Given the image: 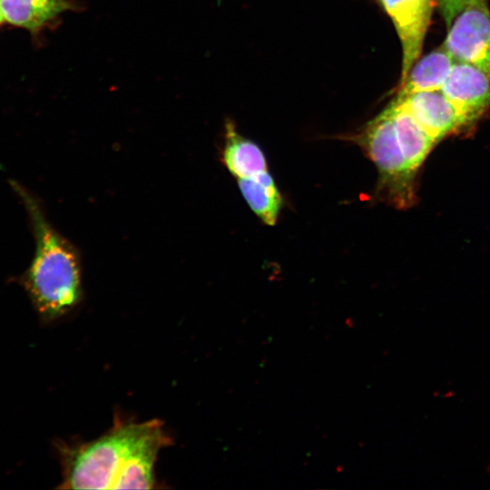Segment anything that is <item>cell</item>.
<instances>
[{"instance_id":"cell-1","label":"cell","mask_w":490,"mask_h":490,"mask_svg":"<svg viewBox=\"0 0 490 490\" xmlns=\"http://www.w3.org/2000/svg\"><path fill=\"white\" fill-rule=\"evenodd\" d=\"M171 438L158 419L136 423L114 418L99 438L56 445L62 464V489H152L154 464Z\"/></svg>"},{"instance_id":"cell-2","label":"cell","mask_w":490,"mask_h":490,"mask_svg":"<svg viewBox=\"0 0 490 490\" xmlns=\"http://www.w3.org/2000/svg\"><path fill=\"white\" fill-rule=\"evenodd\" d=\"M11 184L27 209L35 239V252L24 275V287L39 315L54 320L82 299L79 252L47 221L36 199L18 183Z\"/></svg>"},{"instance_id":"cell-3","label":"cell","mask_w":490,"mask_h":490,"mask_svg":"<svg viewBox=\"0 0 490 490\" xmlns=\"http://www.w3.org/2000/svg\"><path fill=\"white\" fill-rule=\"evenodd\" d=\"M351 140L377 167L376 194L379 199L397 209L411 207L416 200V172L409 165L399 144L390 106Z\"/></svg>"},{"instance_id":"cell-4","label":"cell","mask_w":490,"mask_h":490,"mask_svg":"<svg viewBox=\"0 0 490 490\" xmlns=\"http://www.w3.org/2000/svg\"><path fill=\"white\" fill-rule=\"evenodd\" d=\"M448 28L443 47L454 61L490 74V11L485 1L477 0L466 7Z\"/></svg>"},{"instance_id":"cell-5","label":"cell","mask_w":490,"mask_h":490,"mask_svg":"<svg viewBox=\"0 0 490 490\" xmlns=\"http://www.w3.org/2000/svg\"><path fill=\"white\" fill-rule=\"evenodd\" d=\"M441 91L466 126L490 109V74L470 64L455 62Z\"/></svg>"},{"instance_id":"cell-6","label":"cell","mask_w":490,"mask_h":490,"mask_svg":"<svg viewBox=\"0 0 490 490\" xmlns=\"http://www.w3.org/2000/svg\"><path fill=\"white\" fill-rule=\"evenodd\" d=\"M391 17L403 50L401 83L419 56L431 19L434 0H380Z\"/></svg>"},{"instance_id":"cell-7","label":"cell","mask_w":490,"mask_h":490,"mask_svg":"<svg viewBox=\"0 0 490 490\" xmlns=\"http://www.w3.org/2000/svg\"><path fill=\"white\" fill-rule=\"evenodd\" d=\"M436 141L466 127L465 120L441 90L422 91L395 100Z\"/></svg>"},{"instance_id":"cell-8","label":"cell","mask_w":490,"mask_h":490,"mask_svg":"<svg viewBox=\"0 0 490 490\" xmlns=\"http://www.w3.org/2000/svg\"><path fill=\"white\" fill-rule=\"evenodd\" d=\"M221 162L236 179L253 177L268 171L261 149L239 133L230 121L225 124Z\"/></svg>"},{"instance_id":"cell-9","label":"cell","mask_w":490,"mask_h":490,"mask_svg":"<svg viewBox=\"0 0 490 490\" xmlns=\"http://www.w3.org/2000/svg\"><path fill=\"white\" fill-rule=\"evenodd\" d=\"M389 106L401 149L411 168L417 172L437 142L399 103L394 101Z\"/></svg>"},{"instance_id":"cell-10","label":"cell","mask_w":490,"mask_h":490,"mask_svg":"<svg viewBox=\"0 0 490 490\" xmlns=\"http://www.w3.org/2000/svg\"><path fill=\"white\" fill-rule=\"evenodd\" d=\"M71 7L70 0H0L5 21L34 33Z\"/></svg>"},{"instance_id":"cell-11","label":"cell","mask_w":490,"mask_h":490,"mask_svg":"<svg viewBox=\"0 0 490 490\" xmlns=\"http://www.w3.org/2000/svg\"><path fill=\"white\" fill-rule=\"evenodd\" d=\"M455 61L442 46L424 56L412 66L401 83L397 96L416 92L441 90Z\"/></svg>"},{"instance_id":"cell-12","label":"cell","mask_w":490,"mask_h":490,"mask_svg":"<svg viewBox=\"0 0 490 490\" xmlns=\"http://www.w3.org/2000/svg\"><path fill=\"white\" fill-rule=\"evenodd\" d=\"M239 189L253 212L267 225H274L281 206V195L269 172L237 179Z\"/></svg>"},{"instance_id":"cell-13","label":"cell","mask_w":490,"mask_h":490,"mask_svg":"<svg viewBox=\"0 0 490 490\" xmlns=\"http://www.w3.org/2000/svg\"><path fill=\"white\" fill-rule=\"evenodd\" d=\"M447 27L450 26L456 16L466 7L477 0H436Z\"/></svg>"},{"instance_id":"cell-14","label":"cell","mask_w":490,"mask_h":490,"mask_svg":"<svg viewBox=\"0 0 490 490\" xmlns=\"http://www.w3.org/2000/svg\"><path fill=\"white\" fill-rule=\"evenodd\" d=\"M5 21L1 8H0V24H2Z\"/></svg>"}]
</instances>
